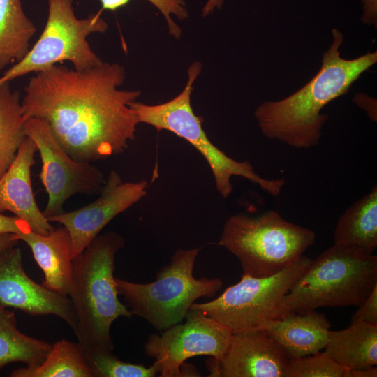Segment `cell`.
Listing matches in <instances>:
<instances>
[{"mask_svg": "<svg viewBox=\"0 0 377 377\" xmlns=\"http://www.w3.org/2000/svg\"><path fill=\"white\" fill-rule=\"evenodd\" d=\"M73 0H47V21L39 38L27 55L0 77V86L30 73H38L62 61L76 70H84L103 62L92 50L87 37L105 33L108 23L100 10L84 19L76 17Z\"/></svg>", "mask_w": 377, "mask_h": 377, "instance_id": "obj_8", "label": "cell"}, {"mask_svg": "<svg viewBox=\"0 0 377 377\" xmlns=\"http://www.w3.org/2000/svg\"><path fill=\"white\" fill-rule=\"evenodd\" d=\"M20 240L15 234H0V252L13 246H16Z\"/></svg>", "mask_w": 377, "mask_h": 377, "instance_id": "obj_32", "label": "cell"}, {"mask_svg": "<svg viewBox=\"0 0 377 377\" xmlns=\"http://www.w3.org/2000/svg\"><path fill=\"white\" fill-rule=\"evenodd\" d=\"M331 324L316 310L291 313L263 323V329L281 347L289 360L315 354L325 348Z\"/></svg>", "mask_w": 377, "mask_h": 377, "instance_id": "obj_16", "label": "cell"}, {"mask_svg": "<svg viewBox=\"0 0 377 377\" xmlns=\"http://www.w3.org/2000/svg\"><path fill=\"white\" fill-rule=\"evenodd\" d=\"M185 318L184 323L150 334L145 343V353L155 360L161 377L190 376L182 369L187 359L200 355L220 359L229 346L232 332L214 319L194 309Z\"/></svg>", "mask_w": 377, "mask_h": 377, "instance_id": "obj_11", "label": "cell"}, {"mask_svg": "<svg viewBox=\"0 0 377 377\" xmlns=\"http://www.w3.org/2000/svg\"><path fill=\"white\" fill-rule=\"evenodd\" d=\"M147 182H124L116 170H111L94 202L71 212L47 219L64 226L71 241V258H75L97 237L105 226L120 213L147 195Z\"/></svg>", "mask_w": 377, "mask_h": 377, "instance_id": "obj_12", "label": "cell"}, {"mask_svg": "<svg viewBox=\"0 0 377 377\" xmlns=\"http://www.w3.org/2000/svg\"><path fill=\"white\" fill-rule=\"evenodd\" d=\"M124 246L121 235L106 232L96 237L73 259L68 297L77 321L75 336L84 351H112V324L121 316L131 318L133 316L118 297L114 276L115 255Z\"/></svg>", "mask_w": 377, "mask_h": 377, "instance_id": "obj_3", "label": "cell"}, {"mask_svg": "<svg viewBox=\"0 0 377 377\" xmlns=\"http://www.w3.org/2000/svg\"><path fill=\"white\" fill-rule=\"evenodd\" d=\"M311 259L302 256L279 272L266 277L242 274L240 281L228 287L216 298L194 302L190 309L202 312L232 333L260 328L274 319L283 296L306 270Z\"/></svg>", "mask_w": 377, "mask_h": 377, "instance_id": "obj_9", "label": "cell"}, {"mask_svg": "<svg viewBox=\"0 0 377 377\" xmlns=\"http://www.w3.org/2000/svg\"><path fill=\"white\" fill-rule=\"evenodd\" d=\"M36 31L21 0H0V70L27 55Z\"/></svg>", "mask_w": 377, "mask_h": 377, "instance_id": "obj_20", "label": "cell"}, {"mask_svg": "<svg viewBox=\"0 0 377 377\" xmlns=\"http://www.w3.org/2000/svg\"><path fill=\"white\" fill-rule=\"evenodd\" d=\"M376 285V256L334 244L311 260L283 296L274 318L320 307L357 306Z\"/></svg>", "mask_w": 377, "mask_h": 377, "instance_id": "obj_4", "label": "cell"}, {"mask_svg": "<svg viewBox=\"0 0 377 377\" xmlns=\"http://www.w3.org/2000/svg\"><path fill=\"white\" fill-rule=\"evenodd\" d=\"M131 0H100L102 10L115 11L124 6ZM155 6L164 17L170 34L175 38H180L182 31L173 20V16L179 20L188 17V11L184 0H147Z\"/></svg>", "mask_w": 377, "mask_h": 377, "instance_id": "obj_26", "label": "cell"}, {"mask_svg": "<svg viewBox=\"0 0 377 377\" xmlns=\"http://www.w3.org/2000/svg\"><path fill=\"white\" fill-rule=\"evenodd\" d=\"M11 377H92L83 348L66 339L57 341L38 365L13 371Z\"/></svg>", "mask_w": 377, "mask_h": 377, "instance_id": "obj_22", "label": "cell"}, {"mask_svg": "<svg viewBox=\"0 0 377 377\" xmlns=\"http://www.w3.org/2000/svg\"><path fill=\"white\" fill-rule=\"evenodd\" d=\"M24 131L40 154L39 177L47 194L43 211L46 218L64 212V204L74 195L99 194L106 179L102 171L92 163L73 158L57 142L43 119L32 117L25 120Z\"/></svg>", "mask_w": 377, "mask_h": 377, "instance_id": "obj_10", "label": "cell"}, {"mask_svg": "<svg viewBox=\"0 0 377 377\" xmlns=\"http://www.w3.org/2000/svg\"><path fill=\"white\" fill-rule=\"evenodd\" d=\"M36 151L34 142L25 136L13 162L0 177V213L10 212L26 221L34 232L47 235L54 227L39 209L31 183Z\"/></svg>", "mask_w": 377, "mask_h": 377, "instance_id": "obj_15", "label": "cell"}, {"mask_svg": "<svg viewBox=\"0 0 377 377\" xmlns=\"http://www.w3.org/2000/svg\"><path fill=\"white\" fill-rule=\"evenodd\" d=\"M198 253L197 248L177 250L151 283L115 277L118 294L123 296L131 314L162 331L182 322L198 299L214 296L222 288L223 281L193 276Z\"/></svg>", "mask_w": 377, "mask_h": 377, "instance_id": "obj_7", "label": "cell"}, {"mask_svg": "<svg viewBox=\"0 0 377 377\" xmlns=\"http://www.w3.org/2000/svg\"><path fill=\"white\" fill-rule=\"evenodd\" d=\"M0 303L31 316H56L77 333V321L70 297L32 280L24 269L22 251L17 246L0 252Z\"/></svg>", "mask_w": 377, "mask_h": 377, "instance_id": "obj_13", "label": "cell"}, {"mask_svg": "<svg viewBox=\"0 0 377 377\" xmlns=\"http://www.w3.org/2000/svg\"><path fill=\"white\" fill-rule=\"evenodd\" d=\"M315 232L284 219L274 210L257 217L231 216L218 244L239 261L244 275L266 277L291 265L314 244Z\"/></svg>", "mask_w": 377, "mask_h": 377, "instance_id": "obj_6", "label": "cell"}, {"mask_svg": "<svg viewBox=\"0 0 377 377\" xmlns=\"http://www.w3.org/2000/svg\"><path fill=\"white\" fill-rule=\"evenodd\" d=\"M31 249L33 256L43 271V285L48 289L68 296L72 285L73 259L71 241L67 229L61 226L47 235L31 230L16 235Z\"/></svg>", "mask_w": 377, "mask_h": 377, "instance_id": "obj_17", "label": "cell"}, {"mask_svg": "<svg viewBox=\"0 0 377 377\" xmlns=\"http://www.w3.org/2000/svg\"><path fill=\"white\" fill-rule=\"evenodd\" d=\"M123 66L102 62L84 70L61 65L35 73L24 88V120L43 119L73 158L96 162L123 153L139 121L129 105L140 90H121Z\"/></svg>", "mask_w": 377, "mask_h": 377, "instance_id": "obj_1", "label": "cell"}, {"mask_svg": "<svg viewBox=\"0 0 377 377\" xmlns=\"http://www.w3.org/2000/svg\"><path fill=\"white\" fill-rule=\"evenodd\" d=\"M377 368L375 366L357 369H346L344 377H376Z\"/></svg>", "mask_w": 377, "mask_h": 377, "instance_id": "obj_31", "label": "cell"}, {"mask_svg": "<svg viewBox=\"0 0 377 377\" xmlns=\"http://www.w3.org/2000/svg\"><path fill=\"white\" fill-rule=\"evenodd\" d=\"M334 244L372 253L377 246V187L350 205L334 231Z\"/></svg>", "mask_w": 377, "mask_h": 377, "instance_id": "obj_19", "label": "cell"}, {"mask_svg": "<svg viewBox=\"0 0 377 377\" xmlns=\"http://www.w3.org/2000/svg\"><path fill=\"white\" fill-rule=\"evenodd\" d=\"M346 369L325 351L289 360L283 377H344Z\"/></svg>", "mask_w": 377, "mask_h": 377, "instance_id": "obj_25", "label": "cell"}, {"mask_svg": "<svg viewBox=\"0 0 377 377\" xmlns=\"http://www.w3.org/2000/svg\"><path fill=\"white\" fill-rule=\"evenodd\" d=\"M289 359L263 329L232 333L220 359L210 357L206 367L210 377H283Z\"/></svg>", "mask_w": 377, "mask_h": 377, "instance_id": "obj_14", "label": "cell"}, {"mask_svg": "<svg viewBox=\"0 0 377 377\" xmlns=\"http://www.w3.org/2000/svg\"><path fill=\"white\" fill-rule=\"evenodd\" d=\"M48 342L28 336L17 327L15 313L0 303V370L22 362L28 367L41 363L50 350Z\"/></svg>", "mask_w": 377, "mask_h": 377, "instance_id": "obj_21", "label": "cell"}, {"mask_svg": "<svg viewBox=\"0 0 377 377\" xmlns=\"http://www.w3.org/2000/svg\"><path fill=\"white\" fill-rule=\"evenodd\" d=\"M31 230L29 224L17 216H8L0 213V234H26Z\"/></svg>", "mask_w": 377, "mask_h": 377, "instance_id": "obj_28", "label": "cell"}, {"mask_svg": "<svg viewBox=\"0 0 377 377\" xmlns=\"http://www.w3.org/2000/svg\"><path fill=\"white\" fill-rule=\"evenodd\" d=\"M355 101L357 105L365 110L372 121H376V104L374 99L356 97Z\"/></svg>", "mask_w": 377, "mask_h": 377, "instance_id": "obj_30", "label": "cell"}, {"mask_svg": "<svg viewBox=\"0 0 377 377\" xmlns=\"http://www.w3.org/2000/svg\"><path fill=\"white\" fill-rule=\"evenodd\" d=\"M224 0H207L202 8V15L203 17L212 14L215 10L221 9L223 6Z\"/></svg>", "mask_w": 377, "mask_h": 377, "instance_id": "obj_33", "label": "cell"}, {"mask_svg": "<svg viewBox=\"0 0 377 377\" xmlns=\"http://www.w3.org/2000/svg\"><path fill=\"white\" fill-rule=\"evenodd\" d=\"M20 95L10 82L0 86V177L15 158L25 138Z\"/></svg>", "mask_w": 377, "mask_h": 377, "instance_id": "obj_23", "label": "cell"}, {"mask_svg": "<svg viewBox=\"0 0 377 377\" xmlns=\"http://www.w3.org/2000/svg\"><path fill=\"white\" fill-rule=\"evenodd\" d=\"M363 15L362 21L369 25L376 26L377 0H362Z\"/></svg>", "mask_w": 377, "mask_h": 377, "instance_id": "obj_29", "label": "cell"}, {"mask_svg": "<svg viewBox=\"0 0 377 377\" xmlns=\"http://www.w3.org/2000/svg\"><path fill=\"white\" fill-rule=\"evenodd\" d=\"M92 377H154L158 374L156 362L149 367L143 364L121 361L111 350L84 351Z\"/></svg>", "mask_w": 377, "mask_h": 377, "instance_id": "obj_24", "label": "cell"}, {"mask_svg": "<svg viewBox=\"0 0 377 377\" xmlns=\"http://www.w3.org/2000/svg\"><path fill=\"white\" fill-rule=\"evenodd\" d=\"M332 43L322 58L314 77L292 95L277 101H265L254 111L261 133L297 149L317 145L328 115L322 109L334 99L348 93L360 75L377 62V53L367 52L353 59L341 57L343 35L332 31Z\"/></svg>", "mask_w": 377, "mask_h": 377, "instance_id": "obj_2", "label": "cell"}, {"mask_svg": "<svg viewBox=\"0 0 377 377\" xmlns=\"http://www.w3.org/2000/svg\"><path fill=\"white\" fill-rule=\"evenodd\" d=\"M357 306L351 316V323H365L377 325V285Z\"/></svg>", "mask_w": 377, "mask_h": 377, "instance_id": "obj_27", "label": "cell"}, {"mask_svg": "<svg viewBox=\"0 0 377 377\" xmlns=\"http://www.w3.org/2000/svg\"><path fill=\"white\" fill-rule=\"evenodd\" d=\"M325 352L344 369L377 364V325L350 323L341 330H330Z\"/></svg>", "mask_w": 377, "mask_h": 377, "instance_id": "obj_18", "label": "cell"}, {"mask_svg": "<svg viewBox=\"0 0 377 377\" xmlns=\"http://www.w3.org/2000/svg\"><path fill=\"white\" fill-rule=\"evenodd\" d=\"M202 68L200 61H194L190 65L184 89L172 99L157 105H147L135 101L130 103V108L139 123L149 124L158 131H170L193 145L208 163L216 188L223 198H228L233 191L232 176L242 177L258 185L267 193L278 196L285 184L283 179L263 178L256 172L249 161L232 159L207 136L202 126V119L194 113L191 103L193 85Z\"/></svg>", "mask_w": 377, "mask_h": 377, "instance_id": "obj_5", "label": "cell"}]
</instances>
